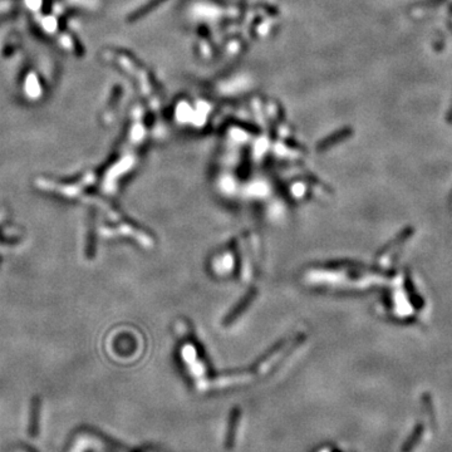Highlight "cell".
Listing matches in <instances>:
<instances>
[{
  "label": "cell",
  "mask_w": 452,
  "mask_h": 452,
  "mask_svg": "<svg viewBox=\"0 0 452 452\" xmlns=\"http://www.w3.org/2000/svg\"><path fill=\"white\" fill-rule=\"evenodd\" d=\"M39 422H40V403L37 398L33 401L32 410L29 415V425H28V436L30 439H37L39 435Z\"/></svg>",
  "instance_id": "obj_1"
}]
</instances>
